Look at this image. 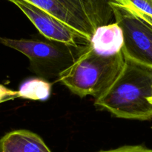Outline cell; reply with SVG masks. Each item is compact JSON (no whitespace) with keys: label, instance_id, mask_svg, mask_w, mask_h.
<instances>
[{"label":"cell","instance_id":"obj_10","mask_svg":"<svg viewBox=\"0 0 152 152\" xmlns=\"http://www.w3.org/2000/svg\"><path fill=\"white\" fill-rule=\"evenodd\" d=\"M100 152H152V149L143 145H125L108 151H101Z\"/></svg>","mask_w":152,"mask_h":152},{"label":"cell","instance_id":"obj_2","mask_svg":"<svg viewBox=\"0 0 152 152\" xmlns=\"http://www.w3.org/2000/svg\"><path fill=\"white\" fill-rule=\"evenodd\" d=\"M125 63L123 51L105 56L96 53L90 43L80 58L59 77L58 81L80 97L98 98L110 87Z\"/></svg>","mask_w":152,"mask_h":152},{"label":"cell","instance_id":"obj_9","mask_svg":"<svg viewBox=\"0 0 152 152\" xmlns=\"http://www.w3.org/2000/svg\"><path fill=\"white\" fill-rule=\"evenodd\" d=\"M51 92V83L43 78H31L19 86V97L33 101H45Z\"/></svg>","mask_w":152,"mask_h":152},{"label":"cell","instance_id":"obj_6","mask_svg":"<svg viewBox=\"0 0 152 152\" xmlns=\"http://www.w3.org/2000/svg\"><path fill=\"white\" fill-rule=\"evenodd\" d=\"M17 6L46 39L67 44L85 45L89 42L56 17L25 0H7Z\"/></svg>","mask_w":152,"mask_h":152},{"label":"cell","instance_id":"obj_8","mask_svg":"<svg viewBox=\"0 0 152 152\" xmlns=\"http://www.w3.org/2000/svg\"><path fill=\"white\" fill-rule=\"evenodd\" d=\"M90 44L99 55L110 56L118 54L124 46L123 30L115 22L99 26L91 37Z\"/></svg>","mask_w":152,"mask_h":152},{"label":"cell","instance_id":"obj_5","mask_svg":"<svg viewBox=\"0 0 152 152\" xmlns=\"http://www.w3.org/2000/svg\"><path fill=\"white\" fill-rule=\"evenodd\" d=\"M114 21L124 36L125 58L152 66V25L118 0H111Z\"/></svg>","mask_w":152,"mask_h":152},{"label":"cell","instance_id":"obj_1","mask_svg":"<svg viewBox=\"0 0 152 152\" xmlns=\"http://www.w3.org/2000/svg\"><path fill=\"white\" fill-rule=\"evenodd\" d=\"M152 67L125 58L121 72L94 104L121 119H152Z\"/></svg>","mask_w":152,"mask_h":152},{"label":"cell","instance_id":"obj_12","mask_svg":"<svg viewBox=\"0 0 152 152\" xmlns=\"http://www.w3.org/2000/svg\"><path fill=\"white\" fill-rule=\"evenodd\" d=\"M151 67H152V66H151ZM148 101H149V102L152 104V95L150 97H148Z\"/></svg>","mask_w":152,"mask_h":152},{"label":"cell","instance_id":"obj_3","mask_svg":"<svg viewBox=\"0 0 152 152\" xmlns=\"http://www.w3.org/2000/svg\"><path fill=\"white\" fill-rule=\"evenodd\" d=\"M0 44L25 55L33 72L45 80H58L85 52L88 45L67 44L54 40L10 39L0 37Z\"/></svg>","mask_w":152,"mask_h":152},{"label":"cell","instance_id":"obj_7","mask_svg":"<svg viewBox=\"0 0 152 152\" xmlns=\"http://www.w3.org/2000/svg\"><path fill=\"white\" fill-rule=\"evenodd\" d=\"M0 152H51L42 139L28 130H15L0 139Z\"/></svg>","mask_w":152,"mask_h":152},{"label":"cell","instance_id":"obj_11","mask_svg":"<svg viewBox=\"0 0 152 152\" xmlns=\"http://www.w3.org/2000/svg\"><path fill=\"white\" fill-rule=\"evenodd\" d=\"M17 97H19L18 91H13L0 84V103L8 101V100L14 99Z\"/></svg>","mask_w":152,"mask_h":152},{"label":"cell","instance_id":"obj_13","mask_svg":"<svg viewBox=\"0 0 152 152\" xmlns=\"http://www.w3.org/2000/svg\"><path fill=\"white\" fill-rule=\"evenodd\" d=\"M99 152H100V151H99Z\"/></svg>","mask_w":152,"mask_h":152},{"label":"cell","instance_id":"obj_4","mask_svg":"<svg viewBox=\"0 0 152 152\" xmlns=\"http://www.w3.org/2000/svg\"><path fill=\"white\" fill-rule=\"evenodd\" d=\"M51 14L90 43L99 26L114 19L111 0H25Z\"/></svg>","mask_w":152,"mask_h":152}]
</instances>
